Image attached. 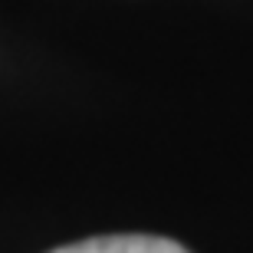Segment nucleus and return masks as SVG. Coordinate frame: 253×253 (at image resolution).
I'll return each mask as SVG.
<instances>
[{
	"label": "nucleus",
	"mask_w": 253,
	"mask_h": 253,
	"mask_svg": "<svg viewBox=\"0 0 253 253\" xmlns=\"http://www.w3.org/2000/svg\"><path fill=\"white\" fill-rule=\"evenodd\" d=\"M49 253H191L168 237H148V234H112V237H92L79 244L59 247Z\"/></svg>",
	"instance_id": "nucleus-1"
}]
</instances>
